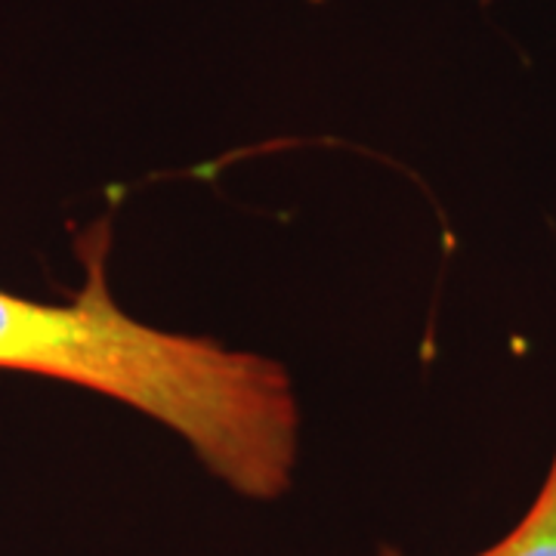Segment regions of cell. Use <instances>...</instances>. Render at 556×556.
<instances>
[{"mask_svg":"<svg viewBox=\"0 0 556 556\" xmlns=\"http://www.w3.org/2000/svg\"><path fill=\"white\" fill-rule=\"evenodd\" d=\"M87 278L72 300L47 303L0 288V371L115 399L174 430L236 495H285L300 452L288 371L124 313L105 278V241L87 244Z\"/></svg>","mask_w":556,"mask_h":556,"instance_id":"1","label":"cell"},{"mask_svg":"<svg viewBox=\"0 0 556 556\" xmlns=\"http://www.w3.org/2000/svg\"><path fill=\"white\" fill-rule=\"evenodd\" d=\"M380 556L402 554L387 547ZM473 556H556V452L551 457L547 477L532 497L529 510L517 519V526Z\"/></svg>","mask_w":556,"mask_h":556,"instance_id":"2","label":"cell"}]
</instances>
